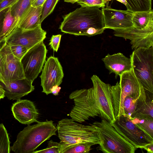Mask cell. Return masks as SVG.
Segmentation results:
<instances>
[{
  "instance_id": "cell-1",
  "label": "cell",
  "mask_w": 153,
  "mask_h": 153,
  "mask_svg": "<svg viewBox=\"0 0 153 153\" xmlns=\"http://www.w3.org/2000/svg\"><path fill=\"white\" fill-rule=\"evenodd\" d=\"M62 17L59 29L65 33L90 37L106 29L102 11L98 7L81 6Z\"/></svg>"
},
{
  "instance_id": "cell-2",
  "label": "cell",
  "mask_w": 153,
  "mask_h": 153,
  "mask_svg": "<svg viewBox=\"0 0 153 153\" xmlns=\"http://www.w3.org/2000/svg\"><path fill=\"white\" fill-rule=\"evenodd\" d=\"M56 128L60 140L61 153L79 144L89 143L94 145L100 143L97 130L92 124L84 125L72 119L65 118L58 122Z\"/></svg>"
},
{
  "instance_id": "cell-3",
  "label": "cell",
  "mask_w": 153,
  "mask_h": 153,
  "mask_svg": "<svg viewBox=\"0 0 153 153\" xmlns=\"http://www.w3.org/2000/svg\"><path fill=\"white\" fill-rule=\"evenodd\" d=\"M57 131L52 120L28 125L19 133L10 149L15 153H32L43 143L56 135Z\"/></svg>"
},
{
  "instance_id": "cell-4",
  "label": "cell",
  "mask_w": 153,
  "mask_h": 153,
  "mask_svg": "<svg viewBox=\"0 0 153 153\" xmlns=\"http://www.w3.org/2000/svg\"><path fill=\"white\" fill-rule=\"evenodd\" d=\"M100 140L99 149L105 153H134L137 148L116 130L110 122L103 119L92 123Z\"/></svg>"
},
{
  "instance_id": "cell-5",
  "label": "cell",
  "mask_w": 153,
  "mask_h": 153,
  "mask_svg": "<svg viewBox=\"0 0 153 153\" xmlns=\"http://www.w3.org/2000/svg\"><path fill=\"white\" fill-rule=\"evenodd\" d=\"M120 80L111 86L113 107L115 119L124 115L123 104L127 96L138 98L143 88L132 68L120 76Z\"/></svg>"
},
{
  "instance_id": "cell-6",
  "label": "cell",
  "mask_w": 153,
  "mask_h": 153,
  "mask_svg": "<svg viewBox=\"0 0 153 153\" xmlns=\"http://www.w3.org/2000/svg\"><path fill=\"white\" fill-rule=\"evenodd\" d=\"M130 59L131 68L144 89L153 94V47L134 50Z\"/></svg>"
},
{
  "instance_id": "cell-7",
  "label": "cell",
  "mask_w": 153,
  "mask_h": 153,
  "mask_svg": "<svg viewBox=\"0 0 153 153\" xmlns=\"http://www.w3.org/2000/svg\"><path fill=\"white\" fill-rule=\"evenodd\" d=\"M69 98L74 102L69 114L74 121L81 123L99 115L93 87L76 90L71 93Z\"/></svg>"
},
{
  "instance_id": "cell-8",
  "label": "cell",
  "mask_w": 153,
  "mask_h": 153,
  "mask_svg": "<svg viewBox=\"0 0 153 153\" xmlns=\"http://www.w3.org/2000/svg\"><path fill=\"white\" fill-rule=\"evenodd\" d=\"M93 84L96 102L99 115L110 123L114 122L111 85L103 82L97 75L91 78Z\"/></svg>"
},
{
  "instance_id": "cell-9",
  "label": "cell",
  "mask_w": 153,
  "mask_h": 153,
  "mask_svg": "<svg viewBox=\"0 0 153 153\" xmlns=\"http://www.w3.org/2000/svg\"><path fill=\"white\" fill-rule=\"evenodd\" d=\"M112 126L121 135L137 148L153 143V138L138 128L127 117L121 116Z\"/></svg>"
},
{
  "instance_id": "cell-10",
  "label": "cell",
  "mask_w": 153,
  "mask_h": 153,
  "mask_svg": "<svg viewBox=\"0 0 153 153\" xmlns=\"http://www.w3.org/2000/svg\"><path fill=\"white\" fill-rule=\"evenodd\" d=\"M47 51L43 41L28 50L21 60L26 78L33 82L37 78L45 62Z\"/></svg>"
},
{
  "instance_id": "cell-11",
  "label": "cell",
  "mask_w": 153,
  "mask_h": 153,
  "mask_svg": "<svg viewBox=\"0 0 153 153\" xmlns=\"http://www.w3.org/2000/svg\"><path fill=\"white\" fill-rule=\"evenodd\" d=\"M114 30V36L130 40L132 50L153 47V24L141 29H137L133 26Z\"/></svg>"
},
{
  "instance_id": "cell-12",
  "label": "cell",
  "mask_w": 153,
  "mask_h": 153,
  "mask_svg": "<svg viewBox=\"0 0 153 153\" xmlns=\"http://www.w3.org/2000/svg\"><path fill=\"white\" fill-rule=\"evenodd\" d=\"M40 76L42 92L51 93L53 87L59 86L62 82L64 73L62 66L57 57L51 56L45 61Z\"/></svg>"
},
{
  "instance_id": "cell-13",
  "label": "cell",
  "mask_w": 153,
  "mask_h": 153,
  "mask_svg": "<svg viewBox=\"0 0 153 153\" xmlns=\"http://www.w3.org/2000/svg\"><path fill=\"white\" fill-rule=\"evenodd\" d=\"M0 52L3 57L4 68V82L0 85H5L11 81L25 78L21 61L13 54L6 41L1 45Z\"/></svg>"
},
{
  "instance_id": "cell-14",
  "label": "cell",
  "mask_w": 153,
  "mask_h": 153,
  "mask_svg": "<svg viewBox=\"0 0 153 153\" xmlns=\"http://www.w3.org/2000/svg\"><path fill=\"white\" fill-rule=\"evenodd\" d=\"M46 32L42 28L41 25L31 30H22L18 27L5 41L9 45H19L27 50L43 41Z\"/></svg>"
},
{
  "instance_id": "cell-15",
  "label": "cell",
  "mask_w": 153,
  "mask_h": 153,
  "mask_svg": "<svg viewBox=\"0 0 153 153\" xmlns=\"http://www.w3.org/2000/svg\"><path fill=\"white\" fill-rule=\"evenodd\" d=\"M105 28L114 30L133 26L132 18L134 12L128 10L114 9L110 7L102 8Z\"/></svg>"
},
{
  "instance_id": "cell-16",
  "label": "cell",
  "mask_w": 153,
  "mask_h": 153,
  "mask_svg": "<svg viewBox=\"0 0 153 153\" xmlns=\"http://www.w3.org/2000/svg\"><path fill=\"white\" fill-rule=\"evenodd\" d=\"M11 111L14 118L22 124L30 125L39 122V113L33 102L30 100H17L13 104Z\"/></svg>"
},
{
  "instance_id": "cell-17",
  "label": "cell",
  "mask_w": 153,
  "mask_h": 153,
  "mask_svg": "<svg viewBox=\"0 0 153 153\" xmlns=\"http://www.w3.org/2000/svg\"><path fill=\"white\" fill-rule=\"evenodd\" d=\"M110 74H115L116 79L123 73L130 71L132 68L131 59L123 53H118L112 55L108 53L102 59Z\"/></svg>"
},
{
  "instance_id": "cell-18",
  "label": "cell",
  "mask_w": 153,
  "mask_h": 153,
  "mask_svg": "<svg viewBox=\"0 0 153 153\" xmlns=\"http://www.w3.org/2000/svg\"><path fill=\"white\" fill-rule=\"evenodd\" d=\"M33 82L25 78L1 85L4 90L5 97L10 100H17L33 91L35 88Z\"/></svg>"
},
{
  "instance_id": "cell-19",
  "label": "cell",
  "mask_w": 153,
  "mask_h": 153,
  "mask_svg": "<svg viewBox=\"0 0 153 153\" xmlns=\"http://www.w3.org/2000/svg\"><path fill=\"white\" fill-rule=\"evenodd\" d=\"M153 120V94L142 89L131 117Z\"/></svg>"
},
{
  "instance_id": "cell-20",
  "label": "cell",
  "mask_w": 153,
  "mask_h": 153,
  "mask_svg": "<svg viewBox=\"0 0 153 153\" xmlns=\"http://www.w3.org/2000/svg\"><path fill=\"white\" fill-rule=\"evenodd\" d=\"M42 6L33 7L31 6L20 19L18 27L22 30L32 29L40 24Z\"/></svg>"
},
{
  "instance_id": "cell-21",
  "label": "cell",
  "mask_w": 153,
  "mask_h": 153,
  "mask_svg": "<svg viewBox=\"0 0 153 153\" xmlns=\"http://www.w3.org/2000/svg\"><path fill=\"white\" fill-rule=\"evenodd\" d=\"M33 0H18L10 7L15 20L7 39L18 27L19 21L23 15L31 6Z\"/></svg>"
},
{
  "instance_id": "cell-22",
  "label": "cell",
  "mask_w": 153,
  "mask_h": 153,
  "mask_svg": "<svg viewBox=\"0 0 153 153\" xmlns=\"http://www.w3.org/2000/svg\"><path fill=\"white\" fill-rule=\"evenodd\" d=\"M133 26L136 28L141 29L153 24V12L149 11L134 12L132 18Z\"/></svg>"
},
{
  "instance_id": "cell-23",
  "label": "cell",
  "mask_w": 153,
  "mask_h": 153,
  "mask_svg": "<svg viewBox=\"0 0 153 153\" xmlns=\"http://www.w3.org/2000/svg\"><path fill=\"white\" fill-rule=\"evenodd\" d=\"M127 10L133 12L149 11L152 10V0H125Z\"/></svg>"
},
{
  "instance_id": "cell-24",
  "label": "cell",
  "mask_w": 153,
  "mask_h": 153,
  "mask_svg": "<svg viewBox=\"0 0 153 153\" xmlns=\"http://www.w3.org/2000/svg\"><path fill=\"white\" fill-rule=\"evenodd\" d=\"M130 119L138 128L153 138V120L137 118H132Z\"/></svg>"
},
{
  "instance_id": "cell-25",
  "label": "cell",
  "mask_w": 153,
  "mask_h": 153,
  "mask_svg": "<svg viewBox=\"0 0 153 153\" xmlns=\"http://www.w3.org/2000/svg\"><path fill=\"white\" fill-rule=\"evenodd\" d=\"M10 142L8 134L3 123L0 124V153L10 152Z\"/></svg>"
},
{
  "instance_id": "cell-26",
  "label": "cell",
  "mask_w": 153,
  "mask_h": 153,
  "mask_svg": "<svg viewBox=\"0 0 153 153\" xmlns=\"http://www.w3.org/2000/svg\"><path fill=\"white\" fill-rule=\"evenodd\" d=\"M10 7L6 13L1 34V36H3L6 39L8 37L10 31L15 20V17L11 13Z\"/></svg>"
},
{
  "instance_id": "cell-27",
  "label": "cell",
  "mask_w": 153,
  "mask_h": 153,
  "mask_svg": "<svg viewBox=\"0 0 153 153\" xmlns=\"http://www.w3.org/2000/svg\"><path fill=\"white\" fill-rule=\"evenodd\" d=\"M139 98V97H138ZM138 98L131 96H127L124 99L123 104V108L124 115L130 119L133 113Z\"/></svg>"
},
{
  "instance_id": "cell-28",
  "label": "cell",
  "mask_w": 153,
  "mask_h": 153,
  "mask_svg": "<svg viewBox=\"0 0 153 153\" xmlns=\"http://www.w3.org/2000/svg\"><path fill=\"white\" fill-rule=\"evenodd\" d=\"M59 0H46L43 5L40 23L43 21L53 11Z\"/></svg>"
},
{
  "instance_id": "cell-29",
  "label": "cell",
  "mask_w": 153,
  "mask_h": 153,
  "mask_svg": "<svg viewBox=\"0 0 153 153\" xmlns=\"http://www.w3.org/2000/svg\"><path fill=\"white\" fill-rule=\"evenodd\" d=\"M93 145L89 143L79 144L67 149L64 153H88Z\"/></svg>"
},
{
  "instance_id": "cell-30",
  "label": "cell",
  "mask_w": 153,
  "mask_h": 153,
  "mask_svg": "<svg viewBox=\"0 0 153 153\" xmlns=\"http://www.w3.org/2000/svg\"><path fill=\"white\" fill-rule=\"evenodd\" d=\"M46 148L42 150L34 151L32 153H61V146L59 143L52 140L48 142Z\"/></svg>"
},
{
  "instance_id": "cell-31",
  "label": "cell",
  "mask_w": 153,
  "mask_h": 153,
  "mask_svg": "<svg viewBox=\"0 0 153 153\" xmlns=\"http://www.w3.org/2000/svg\"><path fill=\"white\" fill-rule=\"evenodd\" d=\"M76 3L81 6L97 7L104 8L108 2L106 0H79Z\"/></svg>"
},
{
  "instance_id": "cell-32",
  "label": "cell",
  "mask_w": 153,
  "mask_h": 153,
  "mask_svg": "<svg viewBox=\"0 0 153 153\" xmlns=\"http://www.w3.org/2000/svg\"><path fill=\"white\" fill-rule=\"evenodd\" d=\"M8 45L13 54L16 58L21 61L23 56L28 51V50L25 47L22 45Z\"/></svg>"
},
{
  "instance_id": "cell-33",
  "label": "cell",
  "mask_w": 153,
  "mask_h": 153,
  "mask_svg": "<svg viewBox=\"0 0 153 153\" xmlns=\"http://www.w3.org/2000/svg\"><path fill=\"white\" fill-rule=\"evenodd\" d=\"M62 35L61 34L53 35L50 40L49 45L53 51L57 52L59 47Z\"/></svg>"
},
{
  "instance_id": "cell-34",
  "label": "cell",
  "mask_w": 153,
  "mask_h": 153,
  "mask_svg": "<svg viewBox=\"0 0 153 153\" xmlns=\"http://www.w3.org/2000/svg\"><path fill=\"white\" fill-rule=\"evenodd\" d=\"M18 0H4L0 2V11L10 7Z\"/></svg>"
},
{
  "instance_id": "cell-35",
  "label": "cell",
  "mask_w": 153,
  "mask_h": 153,
  "mask_svg": "<svg viewBox=\"0 0 153 153\" xmlns=\"http://www.w3.org/2000/svg\"><path fill=\"white\" fill-rule=\"evenodd\" d=\"M4 68L3 65V57L0 52V82L1 83H3Z\"/></svg>"
},
{
  "instance_id": "cell-36",
  "label": "cell",
  "mask_w": 153,
  "mask_h": 153,
  "mask_svg": "<svg viewBox=\"0 0 153 153\" xmlns=\"http://www.w3.org/2000/svg\"><path fill=\"white\" fill-rule=\"evenodd\" d=\"M9 7L6 8L0 11V36L2 31L3 21L5 13Z\"/></svg>"
},
{
  "instance_id": "cell-37",
  "label": "cell",
  "mask_w": 153,
  "mask_h": 153,
  "mask_svg": "<svg viewBox=\"0 0 153 153\" xmlns=\"http://www.w3.org/2000/svg\"><path fill=\"white\" fill-rule=\"evenodd\" d=\"M46 0H33L31 6L37 7L42 6Z\"/></svg>"
},
{
  "instance_id": "cell-38",
  "label": "cell",
  "mask_w": 153,
  "mask_h": 153,
  "mask_svg": "<svg viewBox=\"0 0 153 153\" xmlns=\"http://www.w3.org/2000/svg\"><path fill=\"white\" fill-rule=\"evenodd\" d=\"M61 87L58 86L56 85L52 87L51 89V93L55 96H57L58 95Z\"/></svg>"
},
{
  "instance_id": "cell-39",
  "label": "cell",
  "mask_w": 153,
  "mask_h": 153,
  "mask_svg": "<svg viewBox=\"0 0 153 153\" xmlns=\"http://www.w3.org/2000/svg\"><path fill=\"white\" fill-rule=\"evenodd\" d=\"M143 149L146 150L148 153H153V143H151L144 146L143 147Z\"/></svg>"
},
{
  "instance_id": "cell-40",
  "label": "cell",
  "mask_w": 153,
  "mask_h": 153,
  "mask_svg": "<svg viewBox=\"0 0 153 153\" xmlns=\"http://www.w3.org/2000/svg\"><path fill=\"white\" fill-rule=\"evenodd\" d=\"M4 91L2 86L0 85V100L5 97Z\"/></svg>"
},
{
  "instance_id": "cell-41",
  "label": "cell",
  "mask_w": 153,
  "mask_h": 153,
  "mask_svg": "<svg viewBox=\"0 0 153 153\" xmlns=\"http://www.w3.org/2000/svg\"><path fill=\"white\" fill-rule=\"evenodd\" d=\"M106 0L108 2L109 1H111V0ZM116 0L123 3V4L124 5H125L126 6V8L127 7L128 5H127V4L125 0Z\"/></svg>"
},
{
  "instance_id": "cell-42",
  "label": "cell",
  "mask_w": 153,
  "mask_h": 153,
  "mask_svg": "<svg viewBox=\"0 0 153 153\" xmlns=\"http://www.w3.org/2000/svg\"><path fill=\"white\" fill-rule=\"evenodd\" d=\"M78 0H64V1L65 2L70 3L73 4L76 2Z\"/></svg>"
},
{
  "instance_id": "cell-43",
  "label": "cell",
  "mask_w": 153,
  "mask_h": 153,
  "mask_svg": "<svg viewBox=\"0 0 153 153\" xmlns=\"http://www.w3.org/2000/svg\"><path fill=\"white\" fill-rule=\"evenodd\" d=\"M6 39L3 36H0V42H3Z\"/></svg>"
},
{
  "instance_id": "cell-44",
  "label": "cell",
  "mask_w": 153,
  "mask_h": 153,
  "mask_svg": "<svg viewBox=\"0 0 153 153\" xmlns=\"http://www.w3.org/2000/svg\"><path fill=\"white\" fill-rule=\"evenodd\" d=\"M2 43V42H0V47H1V43Z\"/></svg>"
},
{
  "instance_id": "cell-45",
  "label": "cell",
  "mask_w": 153,
  "mask_h": 153,
  "mask_svg": "<svg viewBox=\"0 0 153 153\" xmlns=\"http://www.w3.org/2000/svg\"><path fill=\"white\" fill-rule=\"evenodd\" d=\"M3 0H0V2H1Z\"/></svg>"
}]
</instances>
